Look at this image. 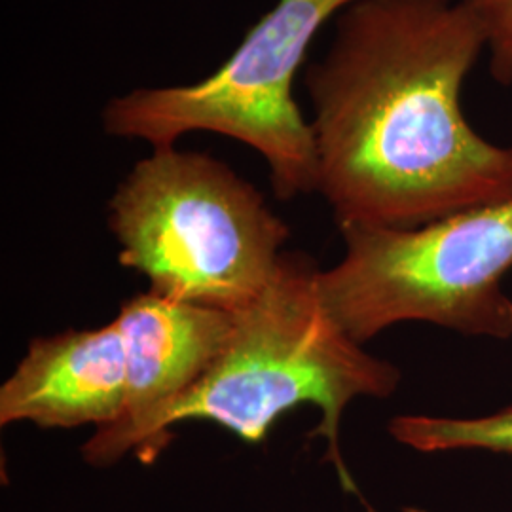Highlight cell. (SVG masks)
<instances>
[{"instance_id":"6da1fadb","label":"cell","mask_w":512,"mask_h":512,"mask_svg":"<svg viewBox=\"0 0 512 512\" xmlns=\"http://www.w3.org/2000/svg\"><path fill=\"white\" fill-rule=\"evenodd\" d=\"M306 71L317 192L342 226L418 228L512 198V147L461 92L486 42L459 0H357Z\"/></svg>"},{"instance_id":"7a4b0ae2","label":"cell","mask_w":512,"mask_h":512,"mask_svg":"<svg viewBox=\"0 0 512 512\" xmlns=\"http://www.w3.org/2000/svg\"><path fill=\"white\" fill-rule=\"evenodd\" d=\"M310 256L283 253L268 287L236 313L232 334L202 380L148 423L135 456L152 463L175 439L171 427L207 420L247 444H260L275 420L313 404L321 421L310 437L327 440V458L357 494L340 450L342 416L359 397L387 399L401 370L366 353L332 317Z\"/></svg>"},{"instance_id":"3957f363","label":"cell","mask_w":512,"mask_h":512,"mask_svg":"<svg viewBox=\"0 0 512 512\" xmlns=\"http://www.w3.org/2000/svg\"><path fill=\"white\" fill-rule=\"evenodd\" d=\"M122 266L150 291L217 310H245L272 281L289 226L255 186L217 158L156 148L109 202Z\"/></svg>"},{"instance_id":"277c9868","label":"cell","mask_w":512,"mask_h":512,"mask_svg":"<svg viewBox=\"0 0 512 512\" xmlns=\"http://www.w3.org/2000/svg\"><path fill=\"white\" fill-rule=\"evenodd\" d=\"M346 253L321 270L325 304L365 344L397 323L423 321L467 336L511 338L512 198L418 228L342 226Z\"/></svg>"},{"instance_id":"5b68a950","label":"cell","mask_w":512,"mask_h":512,"mask_svg":"<svg viewBox=\"0 0 512 512\" xmlns=\"http://www.w3.org/2000/svg\"><path fill=\"white\" fill-rule=\"evenodd\" d=\"M357 0H277L219 71L190 86L133 90L112 99L103 126L112 137L175 147L211 131L256 150L279 200L317 192L311 124L293 97L294 78L329 19Z\"/></svg>"},{"instance_id":"8992f818","label":"cell","mask_w":512,"mask_h":512,"mask_svg":"<svg viewBox=\"0 0 512 512\" xmlns=\"http://www.w3.org/2000/svg\"><path fill=\"white\" fill-rule=\"evenodd\" d=\"M114 321L126 353V401L120 418L82 446L93 467L135 452L148 423L202 380L226 346L236 313L148 291L124 302Z\"/></svg>"},{"instance_id":"52a82bcc","label":"cell","mask_w":512,"mask_h":512,"mask_svg":"<svg viewBox=\"0 0 512 512\" xmlns=\"http://www.w3.org/2000/svg\"><path fill=\"white\" fill-rule=\"evenodd\" d=\"M126 401V353L112 319L99 329L35 338L0 387V425L95 429L118 420Z\"/></svg>"},{"instance_id":"ba28073f","label":"cell","mask_w":512,"mask_h":512,"mask_svg":"<svg viewBox=\"0 0 512 512\" xmlns=\"http://www.w3.org/2000/svg\"><path fill=\"white\" fill-rule=\"evenodd\" d=\"M389 433L418 452L490 450L512 454V408L475 420L399 416L389 423Z\"/></svg>"},{"instance_id":"9c48e42d","label":"cell","mask_w":512,"mask_h":512,"mask_svg":"<svg viewBox=\"0 0 512 512\" xmlns=\"http://www.w3.org/2000/svg\"><path fill=\"white\" fill-rule=\"evenodd\" d=\"M473 16L486 42L490 73L512 86V0H459Z\"/></svg>"}]
</instances>
